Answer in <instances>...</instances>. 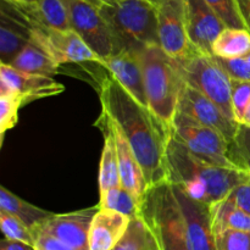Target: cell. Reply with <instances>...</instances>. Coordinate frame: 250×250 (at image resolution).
<instances>
[{
  "mask_svg": "<svg viewBox=\"0 0 250 250\" xmlns=\"http://www.w3.org/2000/svg\"><path fill=\"white\" fill-rule=\"evenodd\" d=\"M102 110L117 125L138 159L148 188L167 182L166 150L171 131L149 107L127 93L111 75L99 82Z\"/></svg>",
  "mask_w": 250,
  "mask_h": 250,
  "instance_id": "obj_1",
  "label": "cell"
},
{
  "mask_svg": "<svg viewBox=\"0 0 250 250\" xmlns=\"http://www.w3.org/2000/svg\"><path fill=\"white\" fill-rule=\"evenodd\" d=\"M167 182L187 197L211 207L226 199L242 183L249 182L250 172L220 167L198 158L172 136L166 150Z\"/></svg>",
  "mask_w": 250,
  "mask_h": 250,
  "instance_id": "obj_2",
  "label": "cell"
},
{
  "mask_svg": "<svg viewBox=\"0 0 250 250\" xmlns=\"http://www.w3.org/2000/svg\"><path fill=\"white\" fill-rule=\"evenodd\" d=\"M106 21L114 45V54L139 55L144 49L160 46L158 19L150 0H126L99 7Z\"/></svg>",
  "mask_w": 250,
  "mask_h": 250,
  "instance_id": "obj_3",
  "label": "cell"
},
{
  "mask_svg": "<svg viewBox=\"0 0 250 250\" xmlns=\"http://www.w3.org/2000/svg\"><path fill=\"white\" fill-rule=\"evenodd\" d=\"M144 75L148 106L168 128L177 114L185 82L172 58L160 46H150L139 54Z\"/></svg>",
  "mask_w": 250,
  "mask_h": 250,
  "instance_id": "obj_4",
  "label": "cell"
},
{
  "mask_svg": "<svg viewBox=\"0 0 250 250\" xmlns=\"http://www.w3.org/2000/svg\"><path fill=\"white\" fill-rule=\"evenodd\" d=\"M141 216L153 231L160 250H192L182 211L168 182L146 190Z\"/></svg>",
  "mask_w": 250,
  "mask_h": 250,
  "instance_id": "obj_5",
  "label": "cell"
},
{
  "mask_svg": "<svg viewBox=\"0 0 250 250\" xmlns=\"http://www.w3.org/2000/svg\"><path fill=\"white\" fill-rule=\"evenodd\" d=\"M173 61L186 84L212 100L229 119L234 120L231 104L232 81L212 54L190 46L188 53Z\"/></svg>",
  "mask_w": 250,
  "mask_h": 250,
  "instance_id": "obj_6",
  "label": "cell"
},
{
  "mask_svg": "<svg viewBox=\"0 0 250 250\" xmlns=\"http://www.w3.org/2000/svg\"><path fill=\"white\" fill-rule=\"evenodd\" d=\"M170 131L176 141L198 158L220 167L242 170L232 153V144L219 132L202 126L180 112L176 114Z\"/></svg>",
  "mask_w": 250,
  "mask_h": 250,
  "instance_id": "obj_7",
  "label": "cell"
},
{
  "mask_svg": "<svg viewBox=\"0 0 250 250\" xmlns=\"http://www.w3.org/2000/svg\"><path fill=\"white\" fill-rule=\"evenodd\" d=\"M65 4L70 16L71 29L82 38L102 61L111 56L114 53L111 33L99 7L84 0H65Z\"/></svg>",
  "mask_w": 250,
  "mask_h": 250,
  "instance_id": "obj_8",
  "label": "cell"
},
{
  "mask_svg": "<svg viewBox=\"0 0 250 250\" xmlns=\"http://www.w3.org/2000/svg\"><path fill=\"white\" fill-rule=\"evenodd\" d=\"M32 42L43 48L60 66L82 62H95L99 65L102 61L72 29L58 31L33 23Z\"/></svg>",
  "mask_w": 250,
  "mask_h": 250,
  "instance_id": "obj_9",
  "label": "cell"
},
{
  "mask_svg": "<svg viewBox=\"0 0 250 250\" xmlns=\"http://www.w3.org/2000/svg\"><path fill=\"white\" fill-rule=\"evenodd\" d=\"M177 112L202 126L219 132L229 143H233L241 125L229 119L219 105L185 83L178 100Z\"/></svg>",
  "mask_w": 250,
  "mask_h": 250,
  "instance_id": "obj_10",
  "label": "cell"
},
{
  "mask_svg": "<svg viewBox=\"0 0 250 250\" xmlns=\"http://www.w3.org/2000/svg\"><path fill=\"white\" fill-rule=\"evenodd\" d=\"M155 7L160 48L178 59L190 49L186 23L185 0H150Z\"/></svg>",
  "mask_w": 250,
  "mask_h": 250,
  "instance_id": "obj_11",
  "label": "cell"
},
{
  "mask_svg": "<svg viewBox=\"0 0 250 250\" xmlns=\"http://www.w3.org/2000/svg\"><path fill=\"white\" fill-rule=\"evenodd\" d=\"M33 23L17 4L1 0L0 10V56L9 65L32 41Z\"/></svg>",
  "mask_w": 250,
  "mask_h": 250,
  "instance_id": "obj_12",
  "label": "cell"
},
{
  "mask_svg": "<svg viewBox=\"0 0 250 250\" xmlns=\"http://www.w3.org/2000/svg\"><path fill=\"white\" fill-rule=\"evenodd\" d=\"M185 6L190 45L200 51L212 54V44L226 26L205 0H185Z\"/></svg>",
  "mask_w": 250,
  "mask_h": 250,
  "instance_id": "obj_13",
  "label": "cell"
},
{
  "mask_svg": "<svg viewBox=\"0 0 250 250\" xmlns=\"http://www.w3.org/2000/svg\"><path fill=\"white\" fill-rule=\"evenodd\" d=\"M98 210L99 205L67 214H54L37 231L45 232L76 250H89L88 237L90 225Z\"/></svg>",
  "mask_w": 250,
  "mask_h": 250,
  "instance_id": "obj_14",
  "label": "cell"
},
{
  "mask_svg": "<svg viewBox=\"0 0 250 250\" xmlns=\"http://www.w3.org/2000/svg\"><path fill=\"white\" fill-rule=\"evenodd\" d=\"M172 188L182 211L190 249L217 250L210 217V207L190 199L182 190L173 186Z\"/></svg>",
  "mask_w": 250,
  "mask_h": 250,
  "instance_id": "obj_15",
  "label": "cell"
},
{
  "mask_svg": "<svg viewBox=\"0 0 250 250\" xmlns=\"http://www.w3.org/2000/svg\"><path fill=\"white\" fill-rule=\"evenodd\" d=\"M65 90L62 83L53 77L29 75L6 63H0V92H11L21 95L24 102L54 97Z\"/></svg>",
  "mask_w": 250,
  "mask_h": 250,
  "instance_id": "obj_16",
  "label": "cell"
},
{
  "mask_svg": "<svg viewBox=\"0 0 250 250\" xmlns=\"http://www.w3.org/2000/svg\"><path fill=\"white\" fill-rule=\"evenodd\" d=\"M100 66L109 71V75L143 106H148L144 87V75L139 55L131 53L114 54L104 59Z\"/></svg>",
  "mask_w": 250,
  "mask_h": 250,
  "instance_id": "obj_17",
  "label": "cell"
},
{
  "mask_svg": "<svg viewBox=\"0 0 250 250\" xmlns=\"http://www.w3.org/2000/svg\"><path fill=\"white\" fill-rule=\"evenodd\" d=\"M131 219L111 210L100 209L94 215L88 237L89 250H112L126 233Z\"/></svg>",
  "mask_w": 250,
  "mask_h": 250,
  "instance_id": "obj_18",
  "label": "cell"
},
{
  "mask_svg": "<svg viewBox=\"0 0 250 250\" xmlns=\"http://www.w3.org/2000/svg\"><path fill=\"white\" fill-rule=\"evenodd\" d=\"M111 122L112 128H114L115 141H116L117 155H119L121 186L131 190L134 195H137L139 199L143 200L146 190L149 189L146 177H144L143 168H142L138 159L134 155L133 150H132L131 146L127 142L125 134L122 133L121 129L117 127V125L112 120Z\"/></svg>",
  "mask_w": 250,
  "mask_h": 250,
  "instance_id": "obj_19",
  "label": "cell"
},
{
  "mask_svg": "<svg viewBox=\"0 0 250 250\" xmlns=\"http://www.w3.org/2000/svg\"><path fill=\"white\" fill-rule=\"evenodd\" d=\"M95 126L102 131L104 136V146H103L99 166V192L104 193L111 188L121 186L119 155H117L112 122L106 112L103 110L99 119L95 122Z\"/></svg>",
  "mask_w": 250,
  "mask_h": 250,
  "instance_id": "obj_20",
  "label": "cell"
},
{
  "mask_svg": "<svg viewBox=\"0 0 250 250\" xmlns=\"http://www.w3.org/2000/svg\"><path fill=\"white\" fill-rule=\"evenodd\" d=\"M17 5L23 10L33 23L58 31L71 29L70 16L65 0H38L33 4Z\"/></svg>",
  "mask_w": 250,
  "mask_h": 250,
  "instance_id": "obj_21",
  "label": "cell"
},
{
  "mask_svg": "<svg viewBox=\"0 0 250 250\" xmlns=\"http://www.w3.org/2000/svg\"><path fill=\"white\" fill-rule=\"evenodd\" d=\"M0 211L11 214L27 225L32 232L41 229L54 212L46 211L21 199L5 187H0Z\"/></svg>",
  "mask_w": 250,
  "mask_h": 250,
  "instance_id": "obj_22",
  "label": "cell"
},
{
  "mask_svg": "<svg viewBox=\"0 0 250 250\" xmlns=\"http://www.w3.org/2000/svg\"><path fill=\"white\" fill-rule=\"evenodd\" d=\"M9 65L22 72L45 77H53L60 68V65L43 48L32 41Z\"/></svg>",
  "mask_w": 250,
  "mask_h": 250,
  "instance_id": "obj_23",
  "label": "cell"
},
{
  "mask_svg": "<svg viewBox=\"0 0 250 250\" xmlns=\"http://www.w3.org/2000/svg\"><path fill=\"white\" fill-rule=\"evenodd\" d=\"M210 217L214 233L229 229L250 232V216L229 198L210 207Z\"/></svg>",
  "mask_w": 250,
  "mask_h": 250,
  "instance_id": "obj_24",
  "label": "cell"
},
{
  "mask_svg": "<svg viewBox=\"0 0 250 250\" xmlns=\"http://www.w3.org/2000/svg\"><path fill=\"white\" fill-rule=\"evenodd\" d=\"M211 53L219 59L244 58L250 53V32L226 27L212 44Z\"/></svg>",
  "mask_w": 250,
  "mask_h": 250,
  "instance_id": "obj_25",
  "label": "cell"
},
{
  "mask_svg": "<svg viewBox=\"0 0 250 250\" xmlns=\"http://www.w3.org/2000/svg\"><path fill=\"white\" fill-rule=\"evenodd\" d=\"M142 202L143 200L139 199L131 190L119 186L104 193H100V200L98 205L100 209L111 210L129 219H134L141 216Z\"/></svg>",
  "mask_w": 250,
  "mask_h": 250,
  "instance_id": "obj_26",
  "label": "cell"
},
{
  "mask_svg": "<svg viewBox=\"0 0 250 250\" xmlns=\"http://www.w3.org/2000/svg\"><path fill=\"white\" fill-rule=\"evenodd\" d=\"M112 250H160L150 227L142 216L131 219L126 233Z\"/></svg>",
  "mask_w": 250,
  "mask_h": 250,
  "instance_id": "obj_27",
  "label": "cell"
},
{
  "mask_svg": "<svg viewBox=\"0 0 250 250\" xmlns=\"http://www.w3.org/2000/svg\"><path fill=\"white\" fill-rule=\"evenodd\" d=\"M26 104L23 98L16 93L0 92V144L7 131L14 128L19 121V111Z\"/></svg>",
  "mask_w": 250,
  "mask_h": 250,
  "instance_id": "obj_28",
  "label": "cell"
},
{
  "mask_svg": "<svg viewBox=\"0 0 250 250\" xmlns=\"http://www.w3.org/2000/svg\"><path fill=\"white\" fill-rule=\"evenodd\" d=\"M0 229L5 239L21 242L31 247L36 246V239L32 229L14 215L0 211Z\"/></svg>",
  "mask_w": 250,
  "mask_h": 250,
  "instance_id": "obj_29",
  "label": "cell"
},
{
  "mask_svg": "<svg viewBox=\"0 0 250 250\" xmlns=\"http://www.w3.org/2000/svg\"><path fill=\"white\" fill-rule=\"evenodd\" d=\"M217 250H250V232L222 231L215 233Z\"/></svg>",
  "mask_w": 250,
  "mask_h": 250,
  "instance_id": "obj_30",
  "label": "cell"
},
{
  "mask_svg": "<svg viewBox=\"0 0 250 250\" xmlns=\"http://www.w3.org/2000/svg\"><path fill=\"white\" fill-rule=\"evenodd\" d=\"M231 104L234 120L241 125L242 117L250 102V81H232Z\"/></svg>",
  "mask_w": 250,
  "mask_h": 250,
  "instance_id": "obj_31",
  "label": "cell"
},
{
  "mask_svg": "<svg viewBox=\"0 0 250 250\" xmlns=\"http://www.w3.org/2000/svg\"><path fill=\"white\" fill-rule=\"evenodd\" d=\"M210 7L221 19L225 26L229 28H244V24L237 12L234 0H205Z\"/></svg>",
  "mask_w": 250,
  "mask_h": 250,
  "instance_id": "obj_32",
  "label": "cell"
},
{
  "mask_svg": "<svg viewBox=\"0 0 250 250\" xmlns=\"http://www.w3.org/2000/svg\"><path fill=\"white\" fill-rule=\"evenodd\" d=\"M232 153L239 167L250 172V128L239 126L233 143H232Z\"/></svg>",
  "mask_w": 250,
  "mask_h": 250,
  "instance_id": "obj_33",
  "label": "cell"
},
{
  "mask_svg": "<svg viewBox=\"0 0 250 250\" xmlns=\"http://www.w3.org/2000/svg\"><path fill=\"white\" fill-rule=\"evenodd\" d=\"M216 59L231 81H250V66L246 58Z\"/></svg>",
  "mask_w": 250,
  "mask_h": 250,
  "instance_id": "obj_34",
  "label": "cell"
},
{
  "mask_svg": "<svg viewBox=\"0 0 250 250\" xmlns=\"http://www.w3.org/2000/svg\"><path fill=\"white\" fill-rule=\"evenodd\" d=\"M33 234L36 239V250H76L43 231H36Z\"/></svg>",
  "mask_w": 250,
  "mask_h": 250,
  "instance_id": "obj_35",
  "label": "cell"
},
{
  "mask_svg": "<svg viewBox=\"0 0 250 250\" xmlns=\"http://www.w3.org/2000/svg\"><path fill=\"white\" fill-rule=\"evenodd\" d=\"M227 198L250 216V181L234 188Z\"/></svg>",
  "mask_w": 250,
  "mask_h": 250,
  "instance_id": "obj_36",
  "label": "cell"
},
{
  "mask_svg": "<svg viewBox=\"0 0 250 250\" xmlns=\"http://www.w3.org/2000/svg\"><path fill=\"white\" fill-rule=\"evenodd\" d=\"M234 2L244 28L250 32V0H234Z\"/></svg>",
  "mask_w": 250,
  "mask_h": 250,
  "instance_id": "obj_37",
  "label": "cell"
},
{
  "mask_svg": "<svg viewBox=\"0 0 250 250\" xmlns=\"http://www.w3.org/2000/svg\"><path fill=\"white\" fill-rule=\"evenodd\" d=\"M0 250H36V248L28 246V244L21 243V242L9 241V239L4 238L0 243Z\"/></svg>",
  "mask_w": 250,
  "mask_h": 250,
  "instance_id": "obj_38",
  "label": "cell"
},
{
  "mask_svg": "<svg viewBox=\"0 0 250 250\" xmlns=\"http://www.w3.org/2000/svg\"><path fill=\"white\" fill-rule=\"evenodd\" d=\"M84 1L90 2V4L95 5L97 7H102L104 5H115L116 1L115 0H84Z\"/></svg>",
  "mask_w": 250,
  "mask_h": 250,
  "instance_id": "obj_39",
  "label": "cell"
},
{
  "mask_svg": "<svg viewBox=\"0 0 250 250\" xmlns=\"http://www.w3.org/2000/svg\"><path fill=\"white\" fill-rule=\"evenodd\" d=\"M241 125H242V126L249 127V128H250V102H249L248 106H247L246 111H244L243 117H242Z\"/></svg>",
  "mask_w": 250,
  "mask_h": 250,
  "instance_id": "obj_40",
  "label": "cell"
},
{
  "mask_svg": "<svg viewBox=\"0 0 250 250\" xmlns=\"http://www.w3.org/2000/svg\"><path fill=\"white\" fill-rule=\"evenodd\" d=\"M10 2H15V4H21V5H28L33 4V2L38 1V0H7Z\"/></svg>",
  "mask_w": 250,
  "mask_h": 250,
  "instance_id": "obj_41",
  "label": "cell"
},
{
  "mask_svg": "<svg viewBox=\"0 0 250 250\" xmlns=\"http://www.w3.org/2000/svg\"><path fill=\"white\" fill-rule=\"evenodd\" d=\"M244 58H246V60L248 61V63H249V66H250V53L247 56H244Z\"/></svg>",
  "mask_w": 250,
  "mask_h": 250,
  "instance_id": "obj_42",
  "label": "cell"
},
{
  "mask_svg": "<svg viewBox=\"0 0 250 250\" xmlns=\"http://www.w3.org/2000/svg\"><path fill=\"white\" fill-rule=\"evenodd\" d=\"M116 2H122V1H126V0H115Z\"/></svg>",
  "mask_w": 250,
  "mask_h": 250,
  "instance_id": "obj_43",
  "label": "cell"
}]
</instances>
